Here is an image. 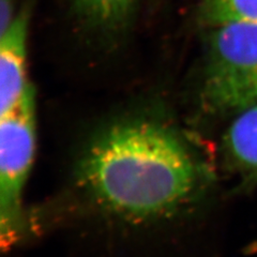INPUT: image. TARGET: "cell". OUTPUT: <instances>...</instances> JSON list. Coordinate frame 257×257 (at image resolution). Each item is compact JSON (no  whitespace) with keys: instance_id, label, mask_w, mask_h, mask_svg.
I'll list each match as a JSON object with an SVG mask.
<instances>
[{"instance_id":"obj_8","label":"cell","mask_w":257,"mask_h":257,"mask_svg":"<svg viewBox=\"0 0 257 257\" xmlns=\"http://www.w3.org/2000/svg\"><path fill=\"white\" fill-rule=\"evenodd\" d=\"M14 2L15 0H0V36L9 29L15 19Z\"/></svg>"},{"instance_id":"obj_1","label":"cell","mask_w":257,"mask_h":257,"mask_svg":"<svg viewBox=\"0 0 257 257\" xmlns=\"http://www.w3.org/2000/svg\"><path fill=\"white\" fill-rule=\"evenodd\" d=\"M78 184L103 210L130 221L171 216L199 196L210 172L180 133L152 119L114 122L80 156Z\"/></svg>"},{"instance_id":"obj_7","label":"cell","mask_w":257,"mask_h":257,"mask_svg":"<svg viewBox=\"0 0 257 257\" xmlns=\"http://www.w3.org/2000/svg\"><path fill=\"white\" fill-rule=\"evenodd\" d=\"M202 16L212 26L226 23L257 25V0H205Z\"/></svg>"},{"instance_id":"obj_2","label":"cell","mask_w":257,"mask_h":257,"mask_svg":"<svg viewBox=\"0 0 257 257\" xmlns=\"http://www.w3.org/2000/svg\"><path fill=\"white\" fill-rule=\"evenodd\" d=\"M199 103L205 114L212 117L235 116L257 103V25L214 26Z\"/></svg>"},{"instance_id":"obj_6","label":"cell","mask_w":257,"mask_h":257,"mask_svg":"<svg viewBox=\"0 0 257 257\" xmlns=\"http://www.w3.org/2000/svg\"><path fill=\"white\" fill-rule=\"evenodd\" d=\"M135 0H74L79 15L103 31L119 29L126 22Z\"/></svg>"},{"instance_id":"obj_5","label":"cell","mask_w":257,"mask_h":257,"mask_svg":"<svg viewBox=\"0 0 257 257\" xmlns=\"http://www.w3.org/2000/svg\"><path fill=\"white\" fill-rule=\"evenodd\" d=\"M223 138L226 164L240 183V189L257 187V103L240 110Z\"/></svg>"},{"instance_id":"obj_3","label":"cell","mask_w":257,"mask_h":257,"mask_svg":"<svg viewBox=\"0 0 257 257\" xmlns=\"http://www.w3.org/2000/svg\"><path fill=\"white\" fill-rule=\"evenodd\" d=\"M35 90L0 119V240L8 248L25 231L22 193L35 156Z\"/></svg>"},{"instance_id":"obj_4","label":"cell","mask_w":257,"mask_h":257,"mask_svg":"<svg viewBox=\"0 0 257 257\" xmlns=\"http://www.w3.org/2000/svg\"><path fill=\"white\" fill-rule=\"evenodd\" d=\"M30 9L26 5L0 36V111L2 116L19 105L34 87L27 76V32Z\"/></svg>"}]
</instances>
